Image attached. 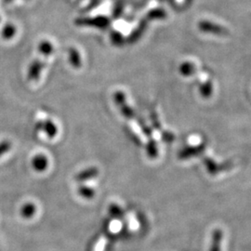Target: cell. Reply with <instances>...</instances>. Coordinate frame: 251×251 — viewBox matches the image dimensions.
Segmentation results:
<instances>
[{"label":"cell","mask_w":251,"mask_h":251,"mask_svg":"<svg viewBox=\"0 0 251 251\" xmlns=\"http://www.w3.org/2000/svg\"><path fill=\"white\" fill-rule=\"evenodd\" d=\"M16 32H17V28L14 25L7 24L2 29L1 36L5 40H9L14 37V36L16 35Z\"/></svg>","instance_id":"cell-11"},{"label":"cell","mask_w":251,"mask_h":251,"mask_svg":"<svg viewBox=\"0 0 251 251\" xmlns=\"http://www.w3.org/2000/svg\"><path fill=\"white\" fill-rule=\"evenodd\" d=\"M77 192H78V195L80 197L86 198V199H91V198H94V196H95V191L91 187L86 186V185L80 186L77 190Z\"/></svg>","instance_id":"cell-15"},{"label":"cell","mask_w":251,"mask_h":251,"mask_svg":"<svg viewBox=\"0 0 251 251\" xmlns=\"http://www.w3.org/2000/svg\"><path fill=\"white\" fill-rule=\"evenodd\" d=\"M205 150V144H201L195 147H186L183 150H181L179 153V159H188L190 157L196 156L204 152Z\"/></svg>","instance_id":"cell-4"},{"label":"cell","mask_w":251,"mask_h":251,"mask_svg":"<svg viewBox=\"0 0 251 251\" xmlns=\"http://www.w3.org/2000/svg\"><path fill=\"white\" fill-rule=\"evenodd\" d=\"M36 206L33 203H26L21 208V214L25 219L32 218L33 216L36 214Z\"/></svg>","instance_id":"cell-12"},{"label":"cell","mask_w":251,"mask_h":251,"mask_svg":"<svg viewBox=\"0 0 251 251\" xmlns=\"http://www.w3.org/2000/svg\"><path fill=\"white\" fill-rule=\"evenodd\" d=\"M224 239V232L221 229H215L212 232L211 245L209 251H222V244Z\"/></svg>","instance_id":"cell-5"},{"label":"cell","mask_w":251,"mask_h":251,"mask_svg":"<svg viewBox=\"0 0 251 251\" xmlns=\"http://www.w3.org/2000/svg\"><path fill=\"white\" fill-rule=\"evenodd\" d=\"M195 71V66L191 63H184L180 66V73L184 75H190Z\"/></svg>","instance_id":"cell-18"},{"label":"cell","mask_w":251,"mask_h":251,"mask_svg":"<svg viewBox=\"0 0 251 251\" xmlns=\"http://www.w3.org/2000/svg\"><path fill=\"white\" fill-rule=\"evenodd\" d=\"M198 26L201 31H204L206 33H212L216 35H228V31L225 27L220 26L209 22H201L199 23Z\"/></svg>","instance_id":"cell-3"},{"label":"cell","mask_w":251,"mask_h":251,"mask_svg":"<svg viewBox=\"0 0 251 251\" xmlns=\"http://www.w3.org/2000/svg\"><path fill=\"white\" fill-rule=\"evenodd\" d=\"M10 149H11V143L9 141L4 140L0 142V157L9 152Z\"/></svg>","instance_id":"cell-19"},{"label":"cell","mask_w":251,"mask_h":251,"mask_svg":"<svg viewBox=\"0 0 251 251\" xmlns=\"http://www.w3.org/2000/svg\"><path fill=\"white\" fill-rule=\"evenodd\" d=\"M200 92H201L203 97L208 98L211 95V93H212V85H211V83L210 82H206L204 85H202L201 88H200Z\"/></svg>","instance_id":"cell-17"},{"label":"cell","mask_w":251,"mask_h":251,"mask_svg":"<svg viewBox=\"0 0 251 251\" xmlns=\"http://www.w3.org/2000/svg\"><path fill=\"white\" fill-rule=\"evenodd\" d=\"M77 25H95L98 27L107 26L109 24V21L104 17H99L96 19H89V20H77L76 21Z\"/></svg>","instance_id":"cell-8"},{"label":"cell","mask_w":251,"mask_h":251,"mask_svg":"<svg viewBox=\"0 0 251 251\" xmlns=\"http://www.w3.org/2000/svg\"><path fill=\"white\" fill-rule=\"evenodd\" d=\"M53 45L48 40H43L38 46V51L44 58H47L53 53Z\"/></svg>","instance_id":"cell-10"},{"label":"cell","mask_w":251,"mask_h":251,"mask_svg":"<svg viewBox=\"0 0 251 251\" xmlns=\"http://www.w3.org/2000/svg\"><path fill=\"white\" fill-rule=\"evenodd\" d=\"M44 66H45V62H43L41 59L35 60L29 66L28 73H27V78L30 81L37 80Z\"/></svg>","instance_id":"cell-1"},{"label":"cell","mask_w":251,"mask_h":251,"mask_svg":"<svg viewBox=\"0 0 251 251\" xmlns=\"http://www.w3.org/2000/svg\"><path fill=\"white\" fill-rule=\"evenodd\" d=\"M13 0H2V2L3 3H6V4H9V3H10V2H12Z\"/></svg>","instance_id":"cell-20"},{"label":"cell","mask_w":251,"mask_h":251,"mask_svg":"<svg viewBox=\"0 0 251 251\" xmlns=\"http://www.w3.org/2000/svg\"><path fill=\"white\" fill-rule=\"evenodd\" d=\"M147 152H148V155L151 157V158H155L157 156V148H156V144L155 142L152 141V139H150V142L147 145Z\"/></svg>","instance_id":"cell-16"},{"label":"cell","mask_w":251,"mask_h":251,"mask_svg":"<svg viewBox=\"0 0 251 251\" xmlns=\"http://www.w3.org/2000/svg\"><path fill=\"white\" fill-rule=\"evenodd\" d=\"M36 127L37 130L44 131L49 138L55 137V135L57 134V131H58L57 126L50 119H46V120H41L37 122Z\"/></svg>","instance_id":"cell-2"},{"label":"cell","mask_w":251,"mask_h":251,"mask_svg":"<svg viewBox=\"0 0 251 251\" xmlns=\"http://www.w3.org/2000/svg\"><path fill=\"white\" fill-rule=\"evenodd\" d=\"M204 164L206 166V170L208 171L209 174L211 175H216L218 172L223 171V166H220L216 163L213 159H211L210 157H205L203 159Z\"/></svg>","instance_id":"cell-9"},{"label":"cell","mask_w":251,"mask_h":251,"mask_svg":"<svg viewBox=\"0 0 251 251\" xmlns=\"http://www.w3.org/2000/svg\"><path fill=\"white\" fill-rule=\"evenodd\" d=\"M48 166H49V160L47 156L42 153L37 154L32 159V167L37 172L45 171Z\"/></svg>","instance_id":"cell-6"},{"label":"cell","mask_w":251,"mask_h":251,"mask_svg":"<svg viewBox=\"0 0 251 251\" xmlns=\"http://www.w3.org/2000/svg\"><path fill=\"white\" fill-rule=\"evenodd\" d=\"M109 214L115 219H122L124 217V211L120 206L117 204H111L108 207Z\"/></svg>","instance_id":"cell-13"},{"label":"cell","mask_w":251,"mask_h":251,"mask_svg":"<svg viewBox=\"0 0 251 251\" xmlns=\"http://www.w3.org/2000/svg\"><path fill=\"white\" fill-rule=\"evenodd\" d=\"M69 60L72 66L77 68L81 64L80 56L75 49H70L69 50Z\"/></svg>","instance_id":"cell-14"},{"label":"cell","mask_w":251,"mask_h":251,"mask_svg":"<svg viewBox=\"0 0 251 251\" xmlns=\"http://www.w3.org/2000/svg\"><path fill=\"white\" fill-rule=\"evenodd\" d=\"M99 175V170L97 168H90L85 171H81L75 175V179L78 181H84L88 179H94Z\"/></svg>","instance_id":"cell-7"}]
</instances>
